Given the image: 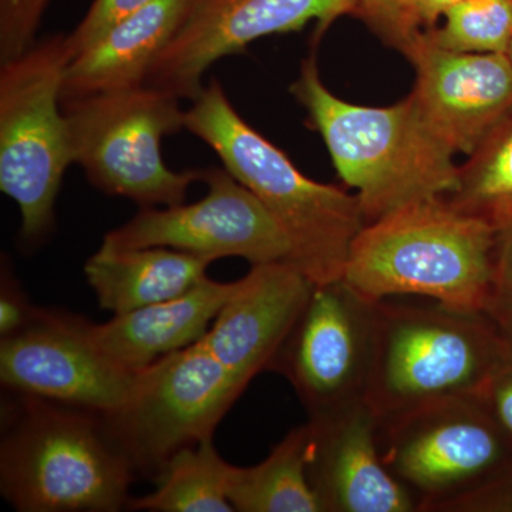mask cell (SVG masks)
<instances>
[{"mask_svg": "<svg viewBox=\"0 0 512 512\" xmlns=\"http://www.w3.org/2000/svg\"><path fill=\"white\" fill-rule=\"evenodd\" d=\"M2 440L0 488L22 512L127 507L134 468L100 414L23 396Z\"/></svg>", "mask_w": 512, "mask_h": 512, "instance_id": "obj_4", "label": "cell"}, {"mask_svg": "<svg viewBox=\"0 0 512 512\" xmlns=\"http://www.w3.org/2000/svg\"><path fill=\"white\" fill-rule=\"evenodd\" d=\"M207 195L194 204L141 208L107 232L103 247H164L217 261L242 258L251 265L291 262L292 247L262 202L225 168L204 170Z\"/></svg>", "mask_w": 512, "mask_h": 512, "instance_id": "obj_11", "label": "cell"}, {"mask_svg": "<svg viewBox=\"0 0 512 512\" xmlns=\"http://www.w3.org/2000/svg\"><path fill=\"white\" fill-rule=\"evenodd\" d=\"M404 5L406 0H356L355 15L365 20L384 43L403 53L412 43Z\"/></svg>", "mask_w": 512, "mask_h": 512, "instance_id": "obj_28", "label": "cell"}, {"mask_svg": "<svg viewBox=\"0 0 512 512\" xmlns=\"http://www.w3.org/2000/svg\"><path fill=\"white\" fill-rule=\"evenodd\" d=\"M461 2L464 0H406L404 19L412 42L421 32L436 28L439 19Z\"/></svg>", "mask_w": 512, "mask_h": 512, "instance_id": "obj_31", "label": "cell"}, {"mask_svg": "<svg viewBox=\"0 0 512 512\" xmlns=\"http://www.w3.org/2000/svg\"><path fill=\"white\" fill-rule=\"evenodd\" d=\"M443 18V26L423 32L433 45L463 53L508 52L512 0H464Z\"/></svg>", "mask_w": 512, "mask_h": 512, "instance_id": "obj_23", "label": "cell"}, {"mask_svg": "<svg viewBox=\"0 0 512 512\" xmlns=\"http://www.w3.org/2000/svg\"><path fill=\"white\" fill-rule=\"evenodd\" d=\"M403 55L416 70L413 99L431 128L456 153L470 156L512 111L507 53H463L417 35Z\"/></svg>", "mask_w": 512, "mask_h": 512, "instance_id": "obj_14", "label": "cell"}, {"mask_svg": "<svg viewBox=\"0 0 512 512\" xmlns=\"http://www.w3.org/2000/svg\"><path fill=\"white\" fill-rule=\"evenodd\" d=\"M194 0H153L74 56L64 72L62 104L146 84L161 50L183 25Z\"/></svg>", "mask_w": 512, "mask_h": 512, "instance_id": "obj_18", "label": "cell"}, {"mask_svg": "<svg viewBox=\"0 0 512 512\" xmlns=\"http://www.w3.org/2000/svg\"><path fill=\"white\" fill-rule=\"evenodd\" d=\"M312 288L291 262L252 265L198 342L248 386L271 367Z\"/></svg>", "mask_w": 512, "mask_h": 512, "instance_id": "obj_16", "label": "cell"}, {"mask_svg": "<svg viewBox=\"0 0 512 512\" xmlns=\"http://www.w3.org/2000/svg\"><path fill=\"white\" fill-rule=\"evenodd\" d=\"M503 333L484 313L440 303L376 302L366 402L379 420L451 397L478 396Z\"/></svg>", "mask_w": 512, "mask_h": 512, "instance_id": "obj_5", "label": "cell"}, {"mask_svg": "<svg viewBox=\"0 0 512 512\" xmlns=\"http://www.w3.org/2000/svg\"><path fill=\"white\" fill-rule=\"evenodd\" d=\"M379 447L419 512H443L512 464L510 439L477 396L451 397L380 420Z\"/></svg>", "mask_w": 512, "mask_h": 512, "instance_id": "obj_8", "label": "cell"}, {"mask_svg": "<svg viewBox=\"0 0 512 512\" xmlns=\"http://www.w3.org/2000/svg\"><path fill=\"white\" fill-rule=\"evenodd\" d=\"M376 302L343 279L313 285L269 370L292 384L311 417L366 400Z\"/></svg>", "mask_w": 512, "mask_h": 512, "instance_id": "obj_10", "label": "cell"}, {"mask_svg": "<svg viewBox=\"0 0 512 512\" xmlns=\"http://www.w3.org/2000/svg\"><path fill=\"white\" fill-rule=\"evenodd\" d=\"M180 100L144 84L62 104L73 163L104 194L141 208L183 204L204 170L173 171L161 156L163 138L185 128Z\"/></svg>", "mask_w": 512, "mask_h": 512, "instance_id": "obj_7", "label": "cell"}, {"mask_svg": "<svg viewBox=\"0 0 512 512\" xmlns=\"http://www.w3.org/2000/svg\"><path fill=\"white\" fill-rule=\"evenodd\" d=\"M355 10L356 0H194L183 25L154 60L146 84L195 100L204 89V74L222 57L311 22L320 39L335 20Z\"/></svg>", "mask_w": 512, "mask_h": 512, "instance_id": "obj_12", "label": "cell"}, {"mask_svg": "<svg viewBox=\"0 0 512 512\" xmlns=\"http://www.w3.org/2000/svg\"><path fill=\"white\" fill-rule=\"evenodd\" d=\"M232 464L215 450L212 439L178 451L161 473L153 493L128 500L133 511L232 512L228 485Z\"/></svg>", "mask_w": 512, "mask_h": 512, "instance_id": "obj_21", "label": "cell"}, {"mask_svg": "<svg viewBox=\"0 0 512 512\" xmlns=\"http://www.w3.org/2000/svg\"><path fill=\"white\" fill-rule=\"evenodd\" d=\"M507 55H508V57H510V60L512 62V37H511L510 47H508Z\"/></svg>", "mask_w": 512, "mask_h": 512, "instance_id": "obj_32", "label": "cell"}, {"mask_svg": "<svg viewBox=\"0 0 512 512\" xmlns=\"http://www.w3.org/2000/svg\"><path fill=\"white\" fill-rule=\"evenodd\" d=\"M484 315L512 338V224L498 231L493 285Z\"/></svg>", "mask_w": 512, "mask_h": 512, "instance_id": "obj_26", "label": "cell"}, {"mask_svg": "<svg viewBox=\"0 0 512 512\" xmlns=\"http://www.w3.org/2000/svg\"><path fill=\"white\" fill-rule=\"evenodd\" d=\"M153 0H94L82 22L67 36L73 57L109 32L114 25L143 9Z\"/></svg>", "mask_w": 512, "mask_h": 512, "instance_id": "obj_27", "label": "cell"}, {"mask_svg": "<svg viewBox=\"0 0 512 512\" xmlns=\"http://www.w3.org/2000/svg\"><path fill=\"white\" fill-rule=\"evenodd\" d=\"M138 375L101 355L66 313L36 308L25 329L0 342L3 386L103 417L126 407Z\"/></svg>", "mask_w": 512, "mask_h": 512, "instance_id": "obj_13", "label": "cell"}, {"mask_svg": "<svg viewBox=\"0 0 512 512\" xmlns=\"http://www.w3.org/2000/svg\"><path fill=\"white\" fill-rule=\"evenodd\" d=\"M212 262L178 249H111L101 245L84 265V275L100 308L123 315L190 291L208 278Z\"/></svg>", "mask_w": 512, "mask_h": 512, "instance_id": "obj_19", "label": "cell"}, {"mask_svg": "<svg viewBox=\"0 0 512 512\" xmlns=\"http://www.w3.org/2000/svg\"><path fill=\"white\" fill-rule=\"evenodd\" d=\"M311 423L289 431L254 467L232 468L228 500L239 512H322L308 476Z\"/></svg>", "mask_w": 512, "mask_h": 512, "instance_id": "obj_20", "label": "cell"}, {"mask_svg": "<svg viewBox=\"0 0 512 512\" xmlns=\"http://www.w3.org/2000/svg\"><path fill=\"white\" fill-rule=\"evenodd\" d=\"M289 90L308 111L343 183L356 190L366 224L456 188L457 153L427 123L412 94L389 107L339 99L320 79L315 55L303 60Z\"/></svg>", "mask_w": 512, "mask_h": 512, "instance_id": "obj_1", "label": "cell"}, {"mask_svg": "<svg viewBox=\"0 0 512 512\" xmlns=\"http://www.w3.org/2000/svg\"><path fill=\"white\" fill-rule=\"evenodd\" d=\"M443 512H512V464L476 490L448 504Z\"/></svg>", "mask_w": 512, "mask_h": 512, "instance_id": "obj_29", "label": "cell"}, {"mask_svg": "<svg viewBox=\"0 0 512 512\" xmlns=\"http://www.w3.org/2000/svg\"><path fill=\"white\" fill-rule=\"evenodd\" d=\"M497 242V228L446 197L414 202L365 225L343 281L373 302L421 296L453 311L484 313Z\"/></svg>", "mask_w": 512, "mask_h": 512, "instance_id": "obj_3", "label": "cell"}, {"mask_svg": "<svg viewBox=\"0 0 512 512\" xmlns=\"http://www.w3.org/2000/svg\"><path fill=\"white\" fill-rule=\"evenodd\" d=\"M239 286L241 279L207 278L177 298L114 315L106 323L77 316L74 322L101 355L123 369L140 372L161 357L197 343Z\"/></svg>", "mask_w": 512, "mask_h": 512, "instance_id": "obj_17", "label": "cell"}, {"mask_svg": "<svg viewBox=\"0 0 512 512\" xmlns=\"http://www.w3.org/2000/svg\"><path fill=\"white\" fill-rule=\"evenodd\" d=\"M245 389L197 342L140 370L126 407L104 420L136 471L158 476L178 451L212 439Z\"/></svg>", "mask_w": 512, "mask_h": 512, "instance_id": "obj_9", "label": "cell"}, {"mask_svg": "<svg viewBox=\"0 0 512 512\" xmlns=\"http://www.w3.org/2000/svg\"><path fill=\"white\" fill-rule=\"evenodd\" d=\"M50 0H0V63L35 45L37 29Z\"/></svg>", "mask_w": 512, "mask_h": 512, "instance_id": "obj_24", "label": "cell"}, {"mask_svg": "<svg viewBox=\"0 0 512 512\" xmlns=\"http://www.w3.org/2000/svg\"><path fill=\"white\" fill-rule=\"evenodd\" d=\"M477 397L512 443V338L504 333L490 375Z\"/></svg>", "mask_w": 512, "mask_h": 512, "instance_id": "obj_25", "label": "cell"}, {"mask_svg": "<svg viewBox=\"0 0 512 512\" xmlns=\"http://www.w3.org/2000/svg\"><path fill=\"white\" fill-rule=\"evenodd\" d=\"M72 59L67 36L57 35L0 69V190L19 207V238L26 248L52 232L57 195L73 164L62 106L64 72Z\"/></svg>", "mask_w": 512, "mask_h": 512, "instance_id": "obj_6", "label": "cell"}, {"mask_svg": "<svg viewBox=\"0 0 512 512\" xmlns=\"http://www.w3.org/2000/svg\"><path fill=\"white\" fill-rule=\"evenodd\" d=\"M36 308L26 299L18 284L9 275H3L0 292V336L8 338L20 332L35 318Z\"/></svg>", "mask_w": 512, "mask_h": 512, "instance_id": "obj_30", "label": "cell"}, {"mask_svg": "<svg viewBox=\"0 0 512 512\" xmlns=\"http://www.w3.org/2000/svg\"><path fill=\"white\" fill-rule=\"evenodd\" d=\"M185 130L212 148L225 170L262 202L291 242L292 264L313 285L343 279L350 248L366 225L356 194L306 177L239 116L218 80L192 100Z\"/></svg>", "mask_w": 512, "mask_h": 512, "instance_id": "obj_2", "label": "cell"}, {"mask_svg": "<svg viewBox=\"0 0 512 512\" xmlns=\"http://www.w3.org/2000/svg\"><path fill=\"white\" fill-rule=\"evenodd\" d=\"M308 476L322 512H419L384 464L380 420L366 400L311 417Z\"/></svg>", "mask_w": 512, "mask_h": 512, "instance_id": "obj_15", "label": "cell"}, {"mask_svg": "<svg viewBox=\"0 0 512 512\" xmlns=\"http://www.w3.org/2000/svg\"><path fill=\"white\" fill-rule=\"evenodd\" d=\"M446 198L498 231L512 224V111L458 167L456 188Z\"/></svg>", "mask_w": 512, "mask_h": 512, "instance_id": "obj_22", "label": "cell"}]
</instances>
